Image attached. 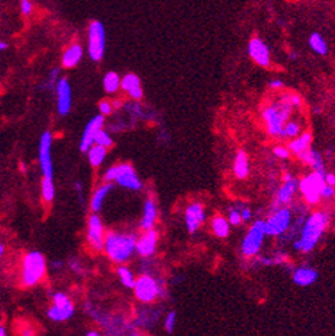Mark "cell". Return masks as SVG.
<instances>
[{
    "instance_id": "4fadbf2b",
    "label": "cell",
    "mask_w": 335,
    "mask_h": 336,
    "mask_svg": "<svg viewBox=\"0 0 335 336\" xmlns=\"http://www.w3.org/2000/svg\"><path fill=\"white\" fill-rule=\"evenodd\" d=\"M104 229L100 217L97 215H92L89 217L88 224V242L93 249L100 252L104 249Z\"/></svg>"
},
{
    "instance_id": "f1b7e54d",
    "label": "cell",
    "mask_w": 335,
    "mask_h": 336,
    "mask_svg": "<svg viewBox=\"0 0 335 336\" xmlns=\"http://www.w3.org/2000/svg\"><path fill=\"white\" fill-rule=\"evenodd\" d=\"M113 189L111 185H103L95 191V194H93L92 203H91V208H92L93 212H99L101 208V204L104 201V198L107 197V194L109 193V190Z\"/></svg>"
},
{
    "instance_id": "52a82bcc",
    "label": "cell",
    "mask_w": 335,
    "mask_h": 336,
    "mask_svg": "<svg viewBox=\"0 0 335 336\" xmlns=\"http://www.w3.org/2000/svg\"><path fill=\"white\" fill-rule=\"evenodd\" d=\"M265 221L264 220H256L251 230L248 231L247 237L242 241V254L245 257H256L261 249L264 238H265Z\"/></svg>"
},
{
    "instance_id": "bcb514c9",
    "label": "cell",
    "mask_w": 335,
    "mask_h": 336,
    "mask_svg": "<svg viewBox=\"0 0 335 336\" xmlns=\"http://www.w3.org/2000/svg\"><path fill=\"white\" fill-rule=\"evenodd\" d=\"M58 74H59L58 69H55V70H52V73H51V75H50V81H51V82H56V78H58Z\"/></svg>"
},
{
    "instance_id": "8fae6325",
    "label": "cell",
    "mask_w": 335,
    "mask_h": 336,
    "mask_svg": "<svg viewBox=\"0 0 335 336\" xmlns=\"http://www.w3.org/2000/svg\"><path fill=\"white\" fill-rule=\"evenodd\" d=\"M74 313V306L72 301L63 293L54 295V306L48 310V317L54 321H64L70 319Z\"/></svg>"
},
{
    "instance_id": "74e56055",
    "label": "cell",
    "mask_w": 335,
    "mask_h": 336,
    "mask_svg": "<svg viewBox=\"0 0 335 336\" xmlns=\"http://www.w3.org/2000/svg\"><path fill=\"white\" fill-rule=\"evenodd\" d=\"M274 154H275V158L286 160L290 158V149L285 148V146H277V148H274Z\"/></svg>"
},
{
    "instance_id": "f5cc1de1",
    "label": "cell",
    "mask_w": 335,
    "mask_h": 336,
    "mask_svg": "<svg viewBox=\"0 0 335 336\" xmlns=\"http://www.w3.org/2000/svg\"><path fill=\"white\" fill-rule=\"evenodd\" d=\"M21 170H22V171H25V170H26V167L24 166V164H21Z\"/></svg>"
},
{
    "instance_id": "44dd1931",
    "label": "cell",
    "mask_w": 335,
    "mask_h": 336,
    "mask_svg": "<svg viewBox=\"0 0 335 336\" xmlns=\"http://www.w3.org/2000/svg\"><path fill=\"white\" fill-rule=\"evenodd\" d=\"M121 87L130 95V97L134 100H140L143 97V89H141V82L140 78L136 74H127L123 77L121 81Z\"/></svg>"
},
{
    "instance_id": "7dc6e473",
    "label": "cell",
    "mask_w": 335,
    "mask_h": 336,
    "mask_svg": "<svg viewBox=\"0 0 335 336\" xmlns=\"http://www.w3.org/2000/svg\"><path fill=\"white\" fill-rule=\"evenodd\" d=\"M6 48H7V42L2 41V40H0V51H5Z\"/></svg>"
},
{
    "instance_id": "7c38bea8",
    "label": "cell",
    "mask_w": 335,
    "mask_h": 336,
    "mask_svg": "<svg viewBox=\"0 0 335 336\" xmlns=\"http://www.w3.org/2000/svg\"><path fill=\"white\" fill-rule=\"evenodd\" d=\"M248 54L256 64L261 67H268L271 63L270 48L260 37H253L248 42Z\"/></svg>"
},
{
    "instance_id": "6da1fadb",
    "label": "cell",
    "mask_w": 335,
    "mask_h": 336,
    "mask_svg": "<svg viewBox=\"0 0 335 336\" xmlns=\"http://www.w3.org/2000/svg\"><path fill=\"white\" fill-rule=\"evenodd\" d=\"M293 108L289 95L282 96L279 101H274L263 108V121L271 137L283 138V127L289 121Z\"/></svg>"
},
{
    "instance_id": "f907efd6",
    "label": "cell",
    "mask_w": 335,
    "mask_h": 336,
    "mask_svg": "<svg viewBox=\"0 0 335 336\" xmlns=\"http://www.w3.org/2000/svg\"><path fill=\"white\" fill-rule=\"evenodd\" d=\"M290 59H297V54H296V52L290 54Z\"/></svg>"
},
{
    "instance_id": "f6af8a7d",
    "label": "cell",
    "mask_w": 335,
    "mask_h": 336,
    "mask_svg": "<svg viewBox=\"0 0 335 336\" xmlns=\"http://www.w3.org/2000/svg\"><path fill=\"white\" fill-rule=\"evenodd\" d=\"M324 179H326L327 185L335 187V175L334 174H326L324 175Z\"/></svg>"
},
{
    "instance_id": "d6986e66",
    "label": "cell",
    "mask_w": 335,
    "mask_h": 336,
    "mask_svg": "<svg viewBox=\"0 0 335 336\" xmlns=\"http://www.w3.org/2000/svg\"><path fill=\"white\" fill-rule=\"evenodd\" d=\"M156 243H158V233L155 230H147V233L137 241L136 250L143 257H148V256H152L155 252Z\"/></svg>"
},
{
    "instance_id": "484cf974",
    "label": "cell",
    "mask_w": 335,
    "mask_h": 336,
    "mask_svg": "<svg viewBox=\"0 0 335 336\" xmlns=\"http://www.w3.org/2000/svg\"><path fill=\"white\" fill-rule=\"evenodd\" d=\"M158 217V208L153 199H148L144 205V215L141 219V229L151 230L152 226L155 224V220Z\"/></svg>"
},
{
    "instance_id": "4316f807",
    "label": "cell",
    "mask_w": 335,
    "mask_h": 336,
    "mask_svg": "<svg viewBox=\"0 0 335 336\" xmlns=\"http://www.w3.org/2000/svg\"><path fill=\"white\" fill-rule=\"evenodd\" d=\"M212 231L216 237L226 238L230 234V226L229 220H226L223 216H215L212 219Z\"/></svg>"
},
{
    "instance_id": "ee69618b",
    "label": "cell",
    "mask_w": 335,
    "mask_h": 336,
    "mask_svg": "<svg viewBox=\"0 0 335 336\" xmlns=\"http://www.w3.org/2000/svg\"><path fill=\"white\" fill-rule=\"evenodd\" d=\"M241 216H242V221H248L251 220L252 212L249 208H241Z\"/></svg>"
},
{
    "instance_id": "836d02e7",
    "label": "cell",
    "mask_w": 335,
    "mask_h": 336,
    "mask_svg": "<svg viewBox=\"0 0 335 336\" xmlns=\"http://www.w3.org/2000/svg\"><path fill=\"white\" fill-rule=\"evenodd\" d=\"M300 134V123L296 121H287L283 127V138H296Z\"/></svg>"
},
{
    "instance_id": "9c48e42d",
    "label": "cell",
    "mask_w": 335,
    "mask_h": 336,
    "mask_svg": "<svg viewBox=\"0 0 335 336\" xmlns=\"http://www.w3.org/2000/svg\"><path fill=\"white\" fill-rule=\"evenodd\" d=\"M292 224V212L289 208H278L273 216L265 220V233L271 237H278L285 234Z\"/></svg>"
},
{
    "instance_id": "816d5d0a",
    "label": "cell",
    "mask_w": 335,
    "mask_h": 336,
    "mask_svg": "<svg viewBox=\"0 0 335 336\" xmlns=\"http://www.w3.org/2000/svg\"><path fill=\"white\" fill-rule=\"evenodd\" d=\"M88 335H89V336H96V335H97V332H95V331L88 332Z\"/></svg>"
},
{
    "instance_id": "277c9868",
    "label": "cell",
    "mask_w": 335,
    "mask_h": 336,
    "mask_svg": "<svg viewBox=\"0 0 335 336\" xmlns=\"http://www.w3.org/2000/svg\"><path fill=\"white\" fill-rule=\"evenodd\" d=\"M46 258L38 252H30L22 262V282L28 287L37 284L46 275Z\"/></svg>"
},
{
    "instance_id": "603a6c76",
    "label": "cell",
    "mask_w": 335,
    "mask_h": 336,
    "mask_svg": "<svg viewBox=\"0 0 335 336\" xmlns=\"http://www.w3.org/2000/svg\"><path fill=\"white\" fill-rule=\"evenodd\" d=\"M310 144H312V134H310L309 131H305V133H302L300 137L293 138V140L289 142V149L290 152L296 154V156H300V154L304 153L305 150L309 149Z\"/></svg>"
},
{
    "instance_id": "2e32d148",
    "label": "cell",
    "mask_w": 335,
    "mask_h": 336,
    "mask_svg": "<svg viewBox=\"0 0 335 336\" xmlns=\"http://www.w3.org/2000/svg\"><path fill=\"white\" fill-rule=\"evenodd\" d=\"M104 123V119L101 115L99 117H95L92 121L89 122L88 126H86V129L84 131V136H82V140H81V150L82 152H88L91 148L93 146L95 141H96V137L99 131L101 130V126Z\"/></svg>"
},
{
    "instance_id": "d4e9b609",
    "label": "cell",
    "mask_w": 335,
    "mask_h": 336,
    "mask_svg": "<svg viewBox=\"0 0 335 336\" xmlns=\"http://www.w3.org/2000/svg\"><path fill=\"white\" fill-rule=\"evenodd\" d=\"M81 59H82V47L80 44H73L63 54L62 63L66 69H72V67H76L80 63Z\"/></svg>"
},
{
    "instance_id": "83f0119b",
    "label": "cell",
    "mask_w": 335,
    "mask_h": 336,
    "mask_svg": "<svg viewBox=\"0 0 335 336\" xmlns=\"http://www.w3.org/2000/svg\"><path fill=\"white\" fill-rule=\"evenodd\" d=\"M309 47L310 50L316 52L320 56H324L328 52V46H327L326 40L323 38V36L320 33H312L309 37Z\"/></svg>"
},
{
    "instance_id": "ab89813d",
    "label": "cell",
    "mask_w": 335,
    "mask_h": 336,
    "mask_svg": "<svg viewBox=\"0 0 335 336\" xmlns=\"http://www.w3.org/2000/svg\"><path fill=\"white\" fill-rule=\"evenodd\" d=\"M332 197H335V187L326 183V186L322 190V198H332Z\"/></svg>"
},
{
    "instance_id": "7402d4cb",
    "label": "cell",
    "mask_w": 335,
    "mask_h": 336,
    "mask_svg": "<svg viewBox=\"0 0 335 336\" xmlns=\"http://www.w3.org/2000/svg\"><path fill=\"white\" fill-rule=\"evenodd\" d=\"M298 159L304 162L306 166H309L314 171H319V172H323L326 174V168H324V162H323L322 154L316 152L314 149H308L305 150L304 153H301L298 156Z\"/></svg>"
},
{
    "instance_id": "3957f363",
    "label": "cell",
    "mask_w": 335,
    "mask_h": 336,
    "mask_svg": "<svg viewBox=\"0 0 335 336\" xmlns=\"http://www.w3.org/2000/svg\"><path fill=\"white\" fill-rule=\"evenodd\" d=\"M136 245H137V241L133 235L118 233H108L105 235V253L114 262H118V264L129 260V257L136 249Z\"/></svg>"
},
{
    "instance_id": "5bb4252c",
    "label": "cell",
    "mask_w": 335,
    "mask_h": 336,
    "mask_svg": "<svg viewBox=\"0 0 335 336\" xmlns=\"http://www.w3.org/2000/svg\"><path fill=\"white\" fill-rule=\"evenodd\" d=\"M51 144H52L51 133L46 131L41 136V141H40V166L44 178L52 179L54 171H52V159H51Z\"/></svg>"
},
{
    "instance_id": "ffe728a7",
    "label": "cell",
    "mask_w": 335,
    "mask_h": 336,
    "mask_svg": "<svg viewBox=\"0 0 335 336\" xmlns=\"http://www.w3.org/2000/svg\"><path fill=\"white\" fill-rule=\"evenodd\" d=\"M319 278L318 271L310 268V266L305 265L301 266V268H297L294 271L293 275H292V279H293L294 284H297L300 287H308L312 286Z\"/></svg>"
},
{
    "instance_id": "8992f818",
    "label": "cell",
    "mask_w": 335,
    "mask_h": 336,
    "mask_svg": "<svg viewBox=\"0 0 335 336\" xmlns=\"http://www.w3.org/2000/svg\"><path fill=\"white\" fill-rule=\"evenodd\" d=\"M104 181H107V182L115 181L121 186L127 187L130 190H140L143 187V183H141V181H140L137 174H136V171L129 164H119V166L109 168L105 172Z\"/></svg>"
},
{
    "instance_id": "d6a6232c",
    "label": "cell",
    "mask_w": 335,
    "mask_h": 336,
    "mask_svg": "<svg viewBox=\"0 0 335 336\" xmlns=\"http://www.w3.org/2000/svg\"><path fill=\"white\" fill-rule=\"evenodd\" d=\"M118 275H119L121 282L123 283V286L129 287V288H134V286H136V280H134L133 274H131L126 266H121V268L118 270Z\"/></svg>"
},
{
    "instance_id": "1f68e13d",
    "label": "cell",
    "mask_w": 335,
    "mask_h": 336,
    "mask_svg": "<svg viewBox=\"0 0 335 336\" xmlns=\"http://www.w3.org/2000/svg\"><path fill=\"white\" fill-rule=\"evenodd\" d=\"M41 190H42V198H44V201L51 203L55 197V186H54V182H52V179L50 178L42 179Z\"/></svg>"
},
{
    "instance_id": "5b68a950",
    "label": "cell",
    "mask_w": 335,
    "mask_h": 336,
    "mask_svg": "<svg viewBox=\"0 0 335 336\" xmlns=\"http://www.w3.org/2000/svg\"><path fill=\"white\" fill-rule=\"evenodd\" d=\"M324 175L326 174L319 172V171H314V172L308 174L305 178H302L298 182V189L304 195L306 203L310 204V205H316L322 198V190L323 187L326 186Z\"/></svg>"
},
{
    "instance_id": "681fc988",
    "label": "cell",
    "mask_w": 335,
    "mask_h": 336,
    "mask_svg": "<svg viewBox=\"0 0 335 336\" xmlns=\"http://www.w3.org/2000/svg\"><path fill=\"white\" fill-rule=\"evenodd\" d=\"M5 335H6V329L0 327V336H5Z\"/></svg>"
},
{
    "instance_id": "7bdbcfd3",
    "label": "cell",
    "mask_w": 335,
    "mask_h": 336,
    "mask_svg": "<svg viewBox=\"0 0 335 336\" xmlns=\"http://www.w3.org/2000/svg\"><path fill=\"white\" fill-rule=\"evenodd\" d=\"M99 109L103 115H108L113 111V107H111V104L107 103V101H101L100 105H99Z\"/></svg>"
},
{
    "instance_id": "cb8c5ba5",
    "label": "cell",
    "mask_w": 335,
    "mask_h": 336,
    "mask_svg": "<svg viewBox=\"0 0 335 336\" xmlns=\"http://www.w3.org/2000/svg\"><path fill=\"white\" fill-rule=\"evenodd\" d=\"M234 175L238 179H247L249 175V158L245 150H238L235 154Z\"/></svg>"
},
{
    "instance_id": "c3c4849f",
    "label": "cell",
    "mask_w": 335,
    "mask_h": 336,
    "mask_svg": "<svg viewBox=\"0 0 335 336\" xmlns=\"http://www.w3.org/2000/svg\"><path fill=\"white\" fill-rule=\"evenodd\" d=\"M3 254H5V246L0 243V258L3 257Z\"/></svg>"
},
{
    "instance_id": "ac0fdd59",
    "label": "cell",
    "mask_w": 335,
    "mask_h": 336,
    "mask_svg": "<svg viewBox=\"0 0 335 336\" xmlns=\"http://www.w3.org/2000/svg\"><path fill=\"white\" fill-rule=\"evenodd\" d=\"M58 92V111L62 115H66L67 112L72 108V87L70 83L67 82L66 78H62L58 82L56 86Z\"/></svg>"
},
{
    "instance_id": "9a60e30c",
    "label": "cell",
    "mask_w": 335,
    "mask_h": 336,
    "mask_svg": "<svg viewBox=\"0 0 335 336\" xmlns=\"http://www.w3.org/2000/svg\"><path fill=\"white\" fill-rule=\"evenodd\" d=\"M185 220H186V227H188L189 233H196L198 227L206 220V213H204L203 205L200 203H194L192 205H189L186 208V212H185Z\"/></svg>"
},
{
    "instance_id": "b9f144b4",
    "label": "cell",
    "mask_w": 335,
    "mask_h": 336,
    "mask_svg": "<svg viewBox=\"0 0 335 336\" xmlns=\"http://www.w3.org/2000/svg\"><path fill=\"white\" fill-rule=\"evenodd\" d=\"M289 99H290V103L293 104L294 108H298L302 105L301 97L298 95H296V93H289Z\"/></svg>"
},
{
    "instance_id": "30bf717a",
    "label": "cell",
    "mask_w": 335,
    "mask_h": 336,
    "mask_svg": "<svg viewBox=\"0 0 335 336\" xmlns=\"http://www.w3.org/2000/svg\"><path fill=\"white\" fill-rule=\"evenodd\" d=\"M134 293L140 301L152 302L160 294V287L155 279L148 276V275H144V276L139 278V280H136Z\"/></svg>"
},
{
    "instance_id": "8d00e7d4",
    "label": "cell",
    "mask_w": 335,
    "mask_h": 336,
    "mask_svg": "<svg viewBox=\"0 0 335 336\" xmlns=\"http://www.w3.org/2000/svg\"><path fill=\"white\" fill-rule=\"evenodd\" d=\"M175 321H176V315L175 311H170L166 317V323H164V328L168 333H171L175 328Z\"/></svg>"
},
{
    "instance_id": "d590c367",
    "label": "cell",
    "mask_w": 335,
    "mask_h": 336,
    "mask_svg": "<svg viewBox=\"0 0 335 336\" xmlns=\"http://www.w3.org/2000/svg\"><path fill=\"white\" fill-rule=\"evenodd\" d=\"M242 221V216H241V209L238 208H231L230 213H229V223L231 226H238Z\"/></svg>"
},
{
    "instance_id": "f35d334b",
    "label": "cell",
    "mask_w": 335,
    "mask_h": 336,
    "mask_svg": "<svg viewBox=\"0 0 335 336\" xmlns=\"http://www.w3.org/2000/svg\"><path fill=\"white\" fill-rule=\"evenodd\" d=\"M21 11L24 15H30L33 11V3L30 0H21Z\"/></svg>"
},
{
    "instance_id": "e0dca14e",
    "label": "cell",
    "mask_w": 335,
    "mask_h": 336,
    "mask_svg": "<svg viewBox=\"0 0 335 336\" xmlns=\"http://www.w3.org/2000/svg\"><path fill=\"white\" fill-rule=\"evenodd\" d=\"M283 182L285 183L278 189V193L277 195H275V201H274V205H273L274 209H278V208H281L283 207V205H286V204H289L298 189L297 179L292 178L289 179V181H283Z\"/></svg>"
},
{
    "instance_id": "f546056e",
    "label": "cell",
    "mask_w": 335,
    "mask_h": 336,
    "mask_svg": "<svg viewBox=\"0 0 335 336\" xmlns=\"http://www.w3.org/2000/svg\"><path fill=\"white\" fill-rule=\"evenodd\" d=\"M105 154H107V148L101 145H95L92 146L91 149L88 150V156H89V163L92 164L93 167H99L101 163L104 162Z\"/></svg>"
},
{
    "instance_id": "4dcf8cb0",
    "label": "cell",
    "mask_w": 335,
    "mask_h": 336,
    "mask_svg": "<svg viewBox=\"0 0 335 336\" xmlns=\"http://www.w3.org/2000/svg\"><path fill=\"white\" fill-rule=\"evenodd\" d=\"M121 81L119 75L117 73H107L104 77V81H103V85H104V89L107 93H114V92L118 91V87L121 86Z\"/></svg>"
},
{
    "instance_id": "60d3db41",
    "label": "cell",
    "mask_w": 335,
    "mask_h": 336,
    "mask_svg": "<svg viewBox=\"0 0 335 336\" xmlns=\"http://www.w3.org/2000/svg\"><path fill=\"white\" fill-rule=\"evenodd\" d=\"M268 87L270 89H274V91H281L285 87V83L282 79H273V81H270L268 82Z\"/></svg>"
},
{
    "instance_id": "e575fe53",
    "label": "cell",
    "mask_w": 335,
    "mask_h": 336,
    "mask_svg": "<svg viewBox=\"0 0 335 336\" xmlns=\"http://www.w3.org/2000/svg\"><path fill=\"white\" fill-rule=\"evenodd\" d=\"M95 144H97V145H101V146H105V148H108V146L113 145V140H111V137H109L108 134L105 133V131L100 130V131H99V134H97L96 141H95Z\"/></svg>"
},
{
    "instance_id": "ba28073f",
    "label": "cell",
    "mask_w": 335,
    "mask_h": 336,
    "mask_svg": "<svg viewBox=\"0 0 335 336\" xmlns=\"http://www.w3.org/2000/svg\"><path fill=\"white\" fill-rule=\"evenodd\" d=\"M105 29L100 21L91 22L88 30V52L95 62H99L104 56Z\"/></svg>"
},
{
    "instance_id": "7a4b0ae2",
    "label": "cell",
    "mask_w": 335,
    "mask_h": 336,
    "mask_svg": "<svg viewBox=\"0 0 335 336\" xmlns=\"http://www.w3.org/2000/svg\"><path fill=\"white\" fill-rule=\"evenodd\" d=\"M328 223H330V216L327 215L326 212H316L305 220L301 229V237H300L302 253H309L316 248L323 233L328 227Z\"/></svg>"
}]
</instances>
